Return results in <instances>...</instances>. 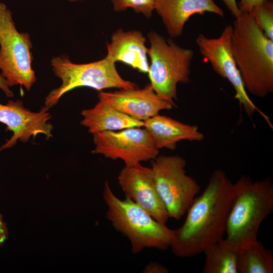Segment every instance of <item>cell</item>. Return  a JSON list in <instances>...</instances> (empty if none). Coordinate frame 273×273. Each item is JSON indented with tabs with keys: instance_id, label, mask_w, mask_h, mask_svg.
Listing matches in <instances>:
<instances>
[{
	"instance_id": "cell-1",
	"label": "cell",
	"mask_w": 273,
	"mask_h": 273,
	"mask_svg": "<svg viewBox=\"0 0 273 273\" xmlns=\"http://www.w3.org/2000/svg\"><path fill=\"white\" fill-rule=\"evenodd\" d=\"M233 194V184L226 173L215 170L187 210L184 223L173 230L170 247L175 256H195L223 238Z\"/></svg>"
},
{
	"instance_id": "cell-2",
	"label": "cell",
	"mask_w": 273,
	"mask_h": 273,
	"mask_svg": "<svg viewBox=\"0 0 273 273\" xmlns=\"http://www.w3.org/2000/svg\"><path fill=\"white\" fill-rule=\"evenodd\" d=\"M233 23L231 49L247 92L264 98L273 92V40L250 13H241Z\"/></svg>"
},
{
	"instance_id": "cell-3",
	"label": "cell",
	"mask_w": 273,
	"mask_h": 273,
	"mask_svg": "<svg viewBox=\"0 0 273 273\" xmlns=\"http://www.w3.org/2000/svg\"><path fill=\"white\" fill-rule=\"evenodd\" d=\"M234 194L221 241L238 251L257 240L259 228L273 210V183L270 178L253 181L242 176L233 184Z\"/></svg>"
},
{
	"instance_id": "cell-4",
	"label": "cell",
	"mask_w": 273,
	"mask_h": 273,
	"mask_svg": "<svg viewBox=\"0 0 273 273\" xmlns=\"http://www.w3.org/2000/svg\"><path fill=\"white\" fill-rule=\"evenodd\" d=\"M103 196L107 206V218L116 231L129 241L133 254L145 248L165 250L170 247L173 230L154 219L146 210L129 198L120 200L108 181Z\"/></svg>"
},
{
	"instance_id": "cell-5",
	"label": "cell",
	"mask_w": 273,
	"mask_h": 273,
	"mask_svg": "<svg viewBox=\"0 0 273 273\" xmlns=\"http://www.w3.org/2000/svg\"><path fill=\"white\" fill-rule=\"evenodd\" d=\"M148 37L150 42L148 50L151 60L148 72L150 83L160 98L176 107L177 85L190 81L194 51L154 31L149 33Z\"/></svg>"
},
{
	"instance_id": "cell-6",
	"label": "cell",
	"mask_w": 273,
	"mask_h": 273,
	"mask_svg": "<svg viewBox=\"0 0 273 273\" xmlns=\"http://www.w3.org/2000/svg\"><path fill=\"white\" fill-rule=\"evenodd\" d=\"M53 71L61 80V84L52 90L45 99L49 108L56 105L66 93L74 88L86 86L98 90L109 88L131 89L137 85L124 79L118 73L115 62L107 56L101 60L86 64L72 62L66 55L53 57L51 61Z\"/></svg>"
},
{
	"instance_id": "cell-7",
	"label": "cell",
	"mask_w": 273,
	"mask_h": 273,
	"mask_svg": "<svg viewBox=\"0 0 273 273\" xmlns=\"http://www.w3.org/2000/svg\"><path fill=\"white\" fill-rule=\"evenodd\" d=\"M32 48L29 34L17 30L11 11L0 3V70L10 87L20 85L29 91L35 83Z\"/></svg>"
},
{
	"instance_id": "cell-8",
	"label": "cell",
	"mask_w": 273,
	"mask_h": 273,
	"mask_svg": "<svg viewBox=\"0 0 273 273\" xmlns=\"http://www.w3.org/2000/svg\"><path fill=\"white\" fill-rule=\"evenodd\" d=\"M186 161L178 155H161L151 160L157 191L169 218L179 220L186 213L200 187L186 173Z\"/></svg>"
},
{
	"instance_id": "cell-9",
	"label": "cell",
	"mask_w": 273,
	"mask_h": 273,
	"mask_svg": "<svg viewBox=\"0 0 273 273\" xmlns=\"http://www.w3.org/2000/svg\"><path fill=\"white\" fill-rule=\"evenodd\" d=\"M233 26H225L217 38H210L199 34L196 40L202 56L210 63L214 71L227 79L235 90L234 98L250 117L257 112L272 128L268 117L252 101L244 87L240 71L237 67L231 49V35Z\"/></svg>"
},
{
	"instance_id": "cell-10",
	"label": "cell",
	"mask_w": 273,
	"mask_h": 273,
	"mask_svg": "<svg viewBox=\"0 0 273 273\" xmlns=\"http://www.w3.org/2000/svg\"><path fill=\"white\" fill-rule=\"evenodd\" d=\"M142 127L95 133L92 152L113 160L121 159L125 166L153 160L158 156L159 149L146 129Z\"/></svg>"
},
{
	"instance_id": "cell-11",
	"label": "cell",
	"mask_w": 273,
	"mask_h": 273,
	"mask_svg": "<svg viewBox=\"0 0 273 273\" xmlns=\"http://www.w3.org/2000/svg\"><path fill=\"white\" fill-rule=\"evenodd\" d=\"M49 108L43 106L38 112L25 108L20 100H9L7 104L0 103V122L5 124L7 130L12 131V136L0 148V151L11 148L17 141L27 142L33 137L43 134L46 139L53 137V125L49 122L51 115Z\"/></svg>"
},
{
	"instance_id": "cell-12",
	"label": "cell",
	"mask_w": 273,
	"mask_h": 273,
	"mask_svg": "<svg viewBox=\"0 0 273 273\" xmlns=\"http://www.w3.org/2000/svg\"><path fill=\"white\" fill-rule=\"evenodd\" d=\"M118 181L125 198L139 205L156 220L166 224L169 217L157 191L151 167L141 163L125 166L118 174Z\"/></svg>"
},
{
	"instance_id": "cell-13",
	"label": "cell",
	"mask_w": 273,
	"mask_h": 273,
	"mask_svg": "<svg viewBox=\"0 0 273 273\" xmlns=\"http://www.w3.org/2000/svg\"><path fill=\"white\" fill-rule=\"evenodd\" d=\"M99 99L132 118L144 121L163 110L173 107L160 98L150 83L143 88L120 89L113 92L100 91Z\"/></svg>"
},
{
	"instance_id": "cell-14",
	"label": "cell",
	"mask_w": 273,
	"mask_h": 273,
	"mask_svg": "<svg viewBox=\"0 0 273 273\" xmlns=\"http://www.w3.org/2000/svg\"><path fill=\"white\" fill-rule=\"evenodd\" d=\"M155 10L173 38L182 34L185 23L194 15L209 12L224 16L223 10L213 0H156Z\"/></svg>"
},
{
	"instance_id": "cell-15",
	"label": "cell",
	"mask_w": 273,
	"mask_h": 273,
	"mask_svg": "<svg viewBox=\"0 0 273 273\" xmlns=\"http://www.w3.org/2000/svg\"><path fill=\"white\" fill-rule=\"evenodd\" d=\"M146 38L139 30L124 31L119 29L111 35V42L107 43V56L114 62L120 61L137 69L148 73L149 65L145 46Z\"/></svg>"
},
{
	"instance_id": "cell-16",
	"label": "cell",
	"mask_w": 273,
	"mask_h": 273,
	"mask_svg": "<svg viewBox=\"0 0 273 273\" xmlns=\"http://www.w3.org/2000/svg\"><path fill=\"white\" fill-rule=\"evenodd\" d=\"M144 126L159 149L175 150L182 141L200 142L204 134L197 126L180 122L159 114L144 121Z\"/></svg>"
},
{
	"instance_id": "cell-17",
	"label": "cell",
	"mask_w": 273,
	"mask_h": 273,
	"mask_svg": "<svg viewBox=\"0 0 273 273\" xmlns=\"http://www.w3.org/2000/svg\"><path fill=\"white\" fill-rule=\"evenodd\" d=\"M99 100L94 107L81 112L83 118L80 124L87 128L89 133L94 134L105 131L144 127V121L134 119L115 109L104 100Z\"/></svg>"
},
{
	"instance_id": "cell-18",
	"label": "cell",
	"mask_w": 273,
	"mask_h": 273,
	"mask_svg": "<svg viewBox=\"0 0 273 273\" xmlns=\"http://www.w3.org/2000/svg\"><path fill=\"white\" fill-rule=\"evenodd\" d=\"M238 273H272L273 255L257 239L240 247L237 252Z\"/></svg>"
},
{
	"instance_id": "cell-19",
	"label": "cell",
	"mask_w": 273,
	"mask_h": 273,
	"mask_svg": "<svg viewBox=\"0 0 273 273\" xmlns=\"http://www.w3.org/2000/svg\"><path fill=\"white\" fill-rule=\"evenodd\" d=\"M221 240L204 250L205 262L202 272L238 273V251L228 246Z\"/></svg>"
},
{
	"instance_id": "cell-20",
	"label": "cell",
	"mask_w": 273,
	"mask_h": 273,
	"mask_svg": "<svg viewBox=\"0 0 273 273\" xmlns=\"http://www.w3.org/2000/svg\"><path fill=\"white\" fill-rule=\"evenodd\" d=\"M264 34L273 40V2L266 0L255 6L250 12Z\"/></svg>"
},
{
	"instance_id": "cell-21",
	"label": "cell",
	"mask_w": 273,
	"mask_h": 273,
	"mask_svg": "<svg viewBox=\"0 0 273 273\" xmlns=\"http://www.w3.org/2000/svg\"><path fill=\"white\" fill-rule=\"evenodd\" d=\"M113 8L117 12L132 8L136 13H141L149 18L155 10L156 0H111Z\"/></svg>"
},
{
	"instance_id": "cell-22",
	"label": "cell",
	"mask_w": 273,
	"mask_h": 273,
	"mask_svg": "<svg viewBox=\"0 0 273 273\" xmlns=\"http://www.w3.org/2000/svg\"><path fill=\"white\" fill-rule=\"evenodd\" d=\"M265 1L266 0H241L237 5L241 13H250L255 6Z\"/></svg>"
},
{
	"instance_id": "cell-23",
	"label": "cell",
	"mask_w": 273,
	"mask_h": 273,
	"mask_svg": "<svg viewBox=\"0 0 273 273\" xmlns=\"http://www.w3.org/2000/svg\"><path fill=\"white\" fill-rule=\"evenodd\" d=\"M168 272V270L166 267L156 262L148 264L143 270V272L145 273H167Z\"/></svg>"
},
{
	"instance_id": "cell-24",
	"label": "cell",
	"mask_w": 273,
	"mask_h": 273,
	"mask_svg": "<svg viewBox=\"0 0 273 273\" xmlns=\"http://www.w3.org/2000/svg\"><path fill=\"white\" fill-rule=\"evenodd\" d=\"M9 235V230L3 215L0 213V248L8 239Z\"/></svg>"
},
{
	"instance_id": "cell-25",
	"label": "cell",
	"mask_w": 273,
	"mask_h": 273,
	"mask_svg": "<svg viewBox=\"0 0 273 273\" xmlns=\"http://www.w3.org/2000/svg\"><path fill=\"white\" fill-rule=\"evenodd\" d=\"M229 10L235 16V18L238 17L240 14L237 3L236 0H221Z\"/></svg>"
},
{
	"instance_id": "cell-26",
	"label": "cell",
	"mask_w": 273,
	"mask_h": 273,
	"mask_svg": "<svg viewBox=\"0 0 273 273\" xmlns=\"http://www.w3.org/2000/svg\"><path fill=\"white\" fill-rule=\"evenodd\" d=\"M0 89L5 93L8 98L13 97L14 93L10 88L6 79L0 73Z\"/></svg>"
},
{
	"instance_id": "cell-27",
	"label": "cell",
	"mask_w": 273,
	"mask_h": 273,
	"mask_svg": "<svg viewBox=\"0 0 273 273\" xmlns=\"http://www.w3.org/2000/svg\"><path fill=\"white\" fill-rule=\"evenodd\" d=\"M67 1L70 2H77L83 1L84 0H67Z\"/></svg>"
}]
</instances>
